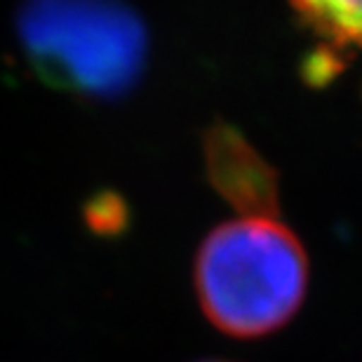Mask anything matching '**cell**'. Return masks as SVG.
<instances>
[{
  "label": "cell",
  "instance_id": "3957f363",
  "mask_svg": "<svg viewBox=\"0 0 362 362\" xmlns=\"http://www.w3.org/2000/svg\"><path fill=\"white\" fill-rule=\"evenodd\" d=\"M207 177L240 216H278V177L252 144L228 125L205 136Z\"/></svg>",
  "mask_w": 362,
  "mask_h": 362
},
{
  "label": "cell",
  "instance_id": "6da1fadb",
  "mask_svg": "<svg viewBox=\"0 0 362 362\" xmlns=\"http://www.w3.org/2000/svg\"><path fill=\"white\" fill-rule=\"evenodd\" d=\"M306 250L278 216H235L202 238L195 299L214 329L262 339L294 320L308 294Z\"/></svg>",
  "mask_w": 362,
  "mask_h": 362
},
{
  "label": "cell",
  "instance_id": "7a4b0ae2",
  "mask_svg": "<svg viewBox=\"0 0 362 362\" xmlns=\"http://www.w3.org/2000/svg\"><path fill=\"white\" fill-rule=\"evenodd\" d=\"M17 35L42 81L88 99H115L139 81L148 35L122 0H24Z\"/></svg>",
  "mask_w": 362,
  "mask_h": 362
},
{
  "label": "cell",
  "instance_id": "277c9868",
  "mask_svg": "<svg viewBox=\"0 0 362 362\" xmlns=\"http://www.w3.org/2000/svg\"><path fill=\"white\" fill-rule=\"evenodd\" d=\"M289 5L329 49H362V0H289Z\"/></svg>",
  "mask_w": 362,
  "mask_h": 362
},
{
  "label": "cell",
  "instance_id": "5b68a950",
  "mask_svg": "<svg viewBox=\"0 0 362 362\" xmlns=\"http://www.w3.org/2000/svg\"><path fill=\"white\" fill-rule=\"evenodd\" d=\"M198 362H230V360H198Z\"/></svg>",
  "mask_w": 362,
  "mask_h": 362
}]
</instances>
